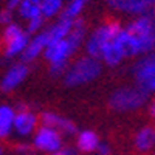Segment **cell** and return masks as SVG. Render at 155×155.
<instances>
[{
  "label": "cell",
  "mask_w": 155,
  "mask_h": 155,
  "mask_svg": "<svg viewBox=\"0 0 155 155\" xmlns=\"http://www.w3.org/2000/svg\"><path fill=\"white\" fill-rule=\"evenodd\" d=\"M31 144L36 153L41 155H53L61 147L65 146V135H62L58 129L41 124L39 129L31 137Z\"/></svg>",
  "instance_id": "obj_8"
},
{
  "label": "cell",
  "mask_w": 155,
  "mask_h": 155,
  "mask_svg": "<svg viewBox=\"0 0 155 155\" xmlns=\"http://www.w3.org/2000/svg\"><path fill=\"white\" fill-rule=\"evenodd\" d=\"M16 104L3 102L0 106V138L3 141L14 137V120H16Z\"/></svg>",
  "instance_id": "obj_16"
},
{
  "label": "cell",
  "mask_w": 155,
  "mask_h": 155,
  "mask_svg": "<svg viewBox=\"0 0 155 155\" xmlns=\"http://www.w3.org/2000/svg\"><path fill=\"white\" fill-rule=\"evenodd\" d=\"M130 76L134 82L140 85L149 96L155 95V50L134 62Z\"/></svg>",
  "instance_id": "obj_7"
},
{
  "label": "cell",
  "mask_w": 155,
  "mask_h": 155,
  "mask_svg": "<svg viewBox=\"0 0 155 155\" xmlns=\"http://www.w3.org/2000/svg\"><path fill=\"white\" fill-rule=\"evenodd\" d=\"M22 2V0H5V6L6 8H9V9H12V11H16V8L19 6V3Z\"/></svg>",
  "instance_id": "obj_27"
},
{
  "label": "cell",
  "mask_w": 155,
  "mask_h": 155,
  "mask_svg": "<svg viewBox=\"0 0 155 155\" xmlns=\"http://www.w3.org/2000/svg\"><path fill=\"white\" fill-rule=\"evenodd\" d=\"M123 28H124V25L116 19L102 20L93 30L88 31V36L84 44V53L99 59L104 48L118 37V34L123 31Z\"/></svg>",
  "instance_id": "obj_4"
},
{
  "label": "cell",
  "mask_w": 155,
  "mask_h": 155,
  "mask_svg": "<svg viewBox=\"0 0 155 155\" xmlns=\"http://www.w3.org/2000/svg\"><path fill=\"white\" fill-rule=\"evenodd\" d=\"M84 2H87V3H88V2H90V0H84Z\"/></svg>",
  "instance_id": "obj_29"
},
{
  "label": "cell",
  "mask_w": 155,
  "mask_h": 155,
  "mask_svg": "<svg viewBox=\"0 0 155 155\" xmlns=\"http://www.w3.org/2000/svg\"><path fill=\"white\" fill-rule=\"evenodd\" d=\"M25 28H27V31L33 36V34H37V33H41L47 28V19L44 16H39L30 22L25 23Z\"/></svg>",
  "instance_id": "obj_21"
},
{
  "label": "cell",
  "mask_w": 155,
  "mask_h": 155,
  "mask_svg": "<svg viewBox=\"0 0 155 155\" xmlns=\"http://www.w3.org/2000/svg\"><path fill=\"white\" fill-rule=\"evenodd\" d=\"M67 0H41V9L42 16L48 20H56L62 16L64 9H65Z\"/></svg>",
  "instance_id": "obj_19"
},
{
  "label": "cell",
  "mask_w": 155,
  "mask_h": 155,
  "mask_svg": "<svg viewBox=\"0 0 155 155\" xmlns=\"http://www.w3.org/2000/svg\"><path fill=\"white\" fill-rule=\"evenodd\" d=\"M12 152L16 155H33L36 150L30 140H17V143L12 146Z\"/></svg>",
  "instance_id": "obj_22"
},
{
  "label": "cell",
  "mask_w": 155,
  "mask_h": 155,
  "mask_svg": "<svg viewBox=\"0 0 155 155\" xmlns=\"http://www.w3.org/2000/svg\"><path fill=\"white\" fill-rule=\"evenodd\" d=\"M78 149L74 146H70V144H65L64 147H61L58 152H54L53 155H78Z\"/></svg>",
  "instance_id": "obj_26"
},
{
  "label": "cell",
  "mask_w": 155,
  "mask_h": 155,
  "mask_svg": "<svg viewBox=\"0 0 155 155\" xmlns=\"http://www.w3.org/2000/svg\"><path fill=\"white\" fill-rule=\"evenodd\" d=\"M110 11L127 17H138L143 14H149L147 0H101Z\"/></svg>",
  "instance_id": "obj_12"
},
{
  "label": "cell",
  "mask_w": 155,
  "mask_h": 155,
  "mask_svg": "<svg viewBox=\"0 0 155 155\" xmlns=\"http://www.w3.org/2000/svg\"><path fill=\"white\" fill-rule=\"evenodd\" d=\"M149 95L135 82L115 87L107 96V107L116 115L137 113L147 106Z\"/></svg>",
  "instance_id": "obj_2"
},
{
  "label": "cell",
  "mask_w": 155,
  "mask_h": 155,
  "mask_svg": "<svg viewBox=\"0 0 155 155\" xmlns=\"http://www.w3.org/2000/svg\"><path fill=\"white\" fill-rule=\"evenodd\" d=\"M130 144L137 155H152L155 152V124L140 126L132 135Z\"/></svg>",
  "instance_id": "obj_10"
},
{
  "label": "cell",
  "mask_w": 155,
  "mask_h": 155,
  "mask_svg": "<svg viewBox=\"0 0 155 155\" xmlns=\"http://www.w3.org/2000/svg\"><path fill=\"white\" fill-rule=\"evenodd\" d=\"M14 17H16V11H12V9L5 6L2 9V12H0V23H2V25H8L12 20H16Z\"/></svg>",
  "instance_id": "obj_23"
},
{
  "label": "cell",
  "mask_w": 155,
  "mask_h": 155,
  "mask_svg": "<svg viewBox=\"0 0 155 155\" xmlns=\"http://www.w3.org/2000/svg\"><path fill=\"white\" fill-rule=\"evenodd\" d=\"M102 70H104V64L101 62V59L84 53L81 56H76L70 62L61 81L67 88H78L95 82L98 78H101Z\"/></svg>",
  "instance_id": "obj_3"
},
{
  "label": "cell",
  "mask_w": 155,
  "mask_h": 155,
  "mask_svg": "<svg viewBox=\"0 0 155 155\" xmlns=\"http://www.w3.org/2000/svg\"><path fill=\"white\" fill-rule=\"evenodd\" d=\"M129 59L141 58L155 50V16L143 14L130 19L121 31Z\"/></svg>",
  "instance_id": "obj_1"
},
{
  "label": "cell",
  "mask_w": 155,
  "mask_h": 155,
  "mask_svg": "<svg viewBox=\"0 0 155 155\" xmlns=\"http://www.w3.org/2000/svg\"><path fill=\"white\" fill-rule=\"evenodd\" d=\"M146 112H147V116L155 123V95H152L147 101V106H146Z\"/></svg>",
  "instance_id": "obj_25"
},
{
  "label": "cell",
  "mask_w": 155,
  "mask_h": 155,
  "mask_svg": "<svg viewBox=\"0 0 155 155\" xmlns=\"http://www.w3.org/2000/svg\"><path fill=\"white\" fill-rule=\"evenodd\" d=\"M41 123L45 126L58 129L65 137H74L78 134V126L71 118H68V116L62 115L56 110H51V109L41 110Z\"/></svg>",
  "instance_id": "obj_11"
},
{
  "label": "cell",
  "mask_w": 155,
  "mask_h": 155,
  "mask_svg": "<svg viewBox=\"0 0 155 155\" xmlns=\"http://www.w3.org/2000/svg\"><path fill=\"white\" fill-rule=\"evenodd\" d=\"M73 25H74V20L67 19V17H62V16L59 19L53 20L50 25H47L50 42H56V41H62V39H65L71 33Z\"/></svg>",
  "instance_id": "obj_17"
},
{
  "label": "cell",
  "mask_w": 155,
  "mask_h": 155,
  "mask_svg": "<svg viewBox=\"0 0 155 155\" xmlns=\"http://www.w3.org/2000/svg\"><path fill=\"white\" fill-rule=\"evenodd\" d=\"M16 16L23 20L25 23L42 16V9H41V0H22L19 6L16 8Z\"/></svg>",
  "instance_id": "obj_18"
},
{
  "label": "cell",
  "mask_w": 155,
  "mask_h": 155,
  "mask_svg": "<svg viewBox=\"0 0 155 155\" xmlns=\"http://www.w3.org/2000/svg\"><path fill=\"white\" fill-rule=\"evenodd\" d=\"M31 74V64L23 61H12L8 64L0 78V90L3 95H11L19 90Z\"/></svg>",
  "instance_id": "obj_9"
},
{
  "label": "cell",
  "mask_w": 155,
  "mask_h": 155,
  "mask_svg": "<svg viewBox=\"0 0 155 155\" xmlns=\"http://www.w3.org/2000/svg\"><path fill=\"white\" fill-rule=\"evenodd\" d=\"M99 59L104 64V67H109V68H118L126 59H129L127 48H126V44H124V39H123L121 33L118 34V37H116L115 41H112L104 48Z\"/></svg>",
  "instance_id": "obj_13"
},
{
  "label": "cell",
  "mask_w": 155,
  "mask_h": 155,
  "mask_svg": "<svg viewBox=\"0 0 155 155\" xmlns=\"http://www.w3.org/2000/svg\"><path fill=\"white\" fill-rule=\"evenodd\" d=\"M31 34L27 31L25 25L17 20H12L8 25H3L2 28V44L3 50L2 54L5 61H19L30 44Z\"/></svg>",
  "instance_id": "obj_5"
},
{
  "label": "cell",
  "mask_w": 155,
  "mask_h": 155,
  "mask_svg": "<svg viewBox=\"0 0 155 155\" xmlns=\"http://www.w3.org/2000/svg\"><path fill=\"white\" fill-rule=\"evenodd\" d=\"M14 120V137L17 140H31L34 132L41 126V112H37L31 104L17 102Z\"/></svg>",
  "instance_id": "obj_6"
},
{
  "label": "cell",
  "mask_w": 155,
  "mask_h": 155,
  "mask_svg": "<svg viewBox=\"0 0 155 155\" xmlns=\"http://www.w3.org/2000/svg\"><path fill=\"white\" fill-rule=\"evenodd\" d=\"M152 155H155V152H153V153H152Z\"/></svg>",
  "instance_id": "obj_30"
},
{
  "label": "cell",
  "mask_w": 155,
  "mask_h": 155,
  "mask_svg": "<svg viewBox=\"0 0 155 155\" xmlns=\"http://www.w3.org/2000/svg\"><path fill=\"white\" fill-rule=\"evenodd\" d=\"M95 155H113V147L110 143H106V141H102L99 144V147L96 149Z\"/></svg>",
  "instance_id": "obj_24"
},
{
  "label": "cell",
  "mask_w": 155,
  "mask_h": 155,
  "mask_svg": "<svg viewBox=\"0 0 155 155\" xmlns=\"http://www.w3.org/2000/svg\"><path fill=\"white\" fill-rule=\"evenodd\" d=\"M147 8H149V14L155 16V0H147Z\"/></svg>",
  "instance_id": "obj_28"
},
{
  "label": "cell",
  "mask_w": 155,
  "mask_h": 155,
  "mask_svg": "<svg viewBox=\"0 0 155 155\" xmlns=\"http://www.w3.org/2000/svg\"><path fill=\"white\" fill-rule=\"evenodd\" d=\"M101 143L102 140L99 134L93 129H81L74 135V147L82 155H95Z\"/></svg>",
  "instance_id": "obj_15"
},
{
  "label": "cell",
  "mask_w": 155,
  "mask_h": 155,
  "mask_svg": "<svg viewBox=\"0 0 155 155\" xmlns=\"http://www.w3.org/2000/svg\"><path fill=\"white\" fill-rule=\"evenodd\" d=\"M87 5L88 3L84 2V0H67V5H65V9L62 12V17H67V19H71V20L81 19Z\"/></svg>",
  "instance_id": "obj_20"
},
{
  "label": "cell",
  "mask_w": 155,
  "mask_h": 155,
  "mask_svg": "<svg viewBox=\"0 0 155 155\" xmlns=\"http://www.w3.org/2000/svg\"><path fill=\"white\" fill-rule=\"evenodd\" d=\"M48 44H50V36H48L47 28L41 33H37V34H33L27 50L23 51V54L20 58V61L27 62V64H33L37 59L44 58V53H45Z\"/></svg>",
  "instance_id": "obj_14"
}]
</instances>
